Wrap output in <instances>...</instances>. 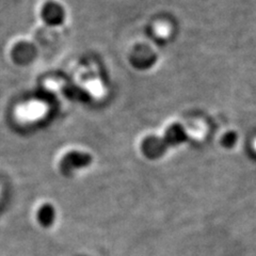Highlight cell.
<instances>
[{"instance_id": "1", "label": "cell", "mask_w": 256, "mask_h": 256, "mask_svg": "<svg viewBox=\"0 0 256 256\" xmlns=\"http://www.w3.org/2000/svg\"><path fill=\"white\" fill-rule=\"evenodd\" d=\"M45 112V106L42 102H28L18 109V116L27 121H34V120L43 116Z\"/></svg>"}, {"instance_id": "2", "label": "cell", "mask_w": 256, "mask_h": 256, "mask_svg": "<svg viewBox=\"0 0 256 256\" xmlns=\"http://www.w3.org/2000/svg\"><path fill=\"white\" fill-rule=\"evenodd\" d=\"M54 217H56L54 210V207L50 204H45L38 210V220L40 224H41V226L44 228L50 226L54 223Z\"/></svg>"}]
</instances>
